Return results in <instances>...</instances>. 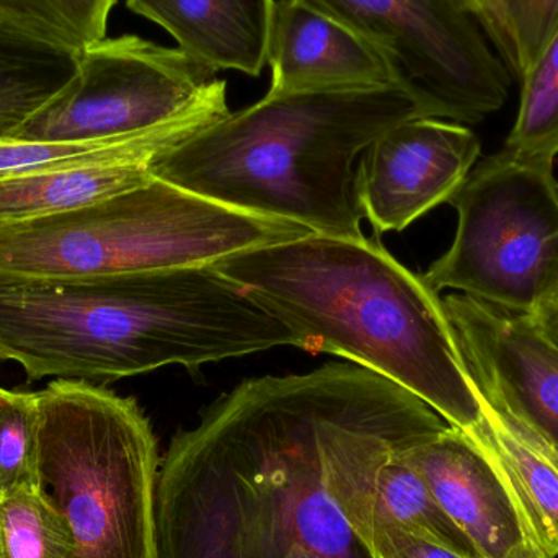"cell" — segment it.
I'll use <instances>...</instances> for the list:
<instances>
[{
    "label": "cell",
    "mask_w": 558,
    "mask_h": 558,
    "mask_svg": "<svg viewBox=\"0 0 558 558\" xmlns=\"http://www.w3.org/2000/svg\"><path fill=\"white\" fill-rule=\"evenodd\" d=\"M36 397L39 492L68 523L75 558H157L159 446L136 400L68 379Z\"/></svg>",
    "instance_id": "6"
},
{
    "label": "cell",
    "mask_w": 558,
    "mask_h": 558,
    "mask_svg": "<svg viewBox=\"0 0 558 558\" xmlns=\"http://www.w3.org/2000/svg\"><path fill=\"white\" fill-rule=\"evenodd\" d=\"M126 5L213 71L258 77L267 64L275 0H126Z\"/></svg>",
    "instance_id": "14"
},
{
    "label": "cell",
    "mask_w": 558,
    "mask_h": 558,
    "mask_svg": "<svg viewBox=\"0 0 558 558\" xmlns=\"http://www.w3.org/2000/svg\"><path fill=\"white\" fill-rule=\"evenodd\" d=\"M504 558H549L534 541L527 539Z\"/></svg>",
    "instance_id": "28"
},
{
    "label": "cell",
    "mask_w": 558,
    "mask_h": 558,
    "mask_svg": "<svg viewBox=\"0 0 558 558\" xmlns=\"http://www.w3.org/2000/svg\"><path fill=\"white\" fill-rule=\"evenodd\" d=\"M39 492V410L36 392L2 390L0 495Z\"/></svg>",
    "instance_id": "22"
},
{
    "label": "cell",
    "mask_w": 558,
    "mask_h": 558,
    "mask_svg": "<svg viewBox=\"0 0 558 558\" xmlns=\"http://www.w3.org/2000/svg\"><path fill=\"white\" fill-rule=\"evenodd\" d=\"M118 0H0V12L22 16L48 29L72 48L107 38L108 16Z\"/></svg>",
    "instance_id": "23"
},
{
    "label": "cell",
    "mask_w": 558,
    "mask_h": 558,
    "mask_svg": "<svg viewBox=\"0 0 558 558\" xmlns=\"http://www.w3.org/2000/svg\"><path fill=\"white\" fill-rule=\"evenodd\" d=\"M284 322L301 350L353 361L474 432L484 416L438 292L377 239L308 235L216 262Z\"/></svg>",
    "instance_id": "3"
},
{
    "label": "cell",
    "mask_w": 558,
    "mask_h": 558,
    "mask_svg": "<svg viewBox=\"0 0 558 558\" xmlns=\"http://www.w3.org/2000/svg\"><path fill=\"white\" fill-rule=\"evenodd\" d=\"M482 399V397H481ZM484 416L468 433L504 482L531 541L558 557V452L482 399Z\"/></svg>",
    "instance_id": "15"
},
{
    "label": "cell",
    "mask_w": 558,
    "mask_h": 558,
    "mask_svg": "<svg viewBox=\"0 0 558 558\" xmlns=\"http://www.w3.org/2000/svg\"><path fill=\"white\" fill-rule=\"evenodd\" d=\"M517 39L521 81L558 32V0H504Z\"/></svg>",
    "instance_id": "24"
},
{
    "label": "cell",
    "mask_w": 558,
    "mask_h": 558,
    "mask_svg": "<svg viewBox=\"0 0 558 558\" xmlns=\"http://www.w3.org/2000/svg\"><path fill=\"white\" fill-rule=\"evenodd\" d=\"M2 387H0V399H2Z\"/></svg>",
    "instance_id": "29"
},
{
    "label": "cell",
    "mask_w": 558,
    "mask_h": 558,
    "mask_svg": "<svg viewBox=\"0 0 558 558\" xmlns=\"http://www.w3.org/2000/svg\"><path fill=\"white\" fill-rule=\"evenodd\" d=\"M361 541L373 558H469L426 537L393 526H369Z\"/></svg>",
    "instance_id": "25"
},
{
    "label": "cell",
    "mask_w": 558,
    "mask_h": 558,
    "mask_svg": "<svg viewBox=\"0 0 558 558\" xmlns=\"http://www.w3.org/2000/svg\"><path fill=\"white\" fill-rule=\"evenodd\" d=\"M78 51L43 26L0 12V141L13 140L77 71Z\"/></svg>",
    "instance_id": "16"
},
{
    "label": "cell",
    "mask_w": 558,
    "mask_h": 558,
    "mask_svg": "<svg viewBox=\"0 0 558 558\" xmlns=\"http://www.w3.org/2000/svg\"><path fill=\"white\" fill-rule=\"evenodd\" d=\"M226 87L218 72L136 35L78 51L72 81L13 140L92 143L153 130Z\"/></svg>",
    "instance_id": "9"
},
{
    "label": "cell",
    "mask_w": 558,
    "mask_h": 558,
    "mask_svg": "<svg viewBox=\"0 0 558 558\" xmlns=\"http://www.w3.org/2000/svg\"><path fill=\"white\" fill-rule=\"evenodd\" d=\"M469 3L481 20L492 45L507 62L513 77H520V54H518L517 39L505 12L504 0H469Z\"/></svg>",
    "instance_id": "26"
},
{
    "label": "cell",
    "mask_w": 558,
    "mask_h": 558,
    "mask_svg": "<svg viewBox=\"0 0 558 558\" xmlns=\"http://www.w3.org/2000/svg\"><path fill=\"white\" fill-rule=\"evenodd\" d=\"M277 347L298 335L215 265L94 279L0 277V361L26 383H110Z\"/></svg>",
    "instance_id": "2"
},
{
    "label": "cell",
    "mask_w": 558,
    "mask_h": 558,
    "mask_svg": "<svg viewBox=\"0 0 558 558\" xmlns=\"http://www.w3.org/2000/svg\"><path fill=\"white\" fill-rule=\"evenodd\" d=\"M153 160L120 159L0 179V228L84 208L154 179Z\"/></svg>",
    "instance_id": "17"
},
{
    "label": "cell",
    "mask_w": 558,
    "mask_h": 558,
    "mask_svg": "<svg viewBox=\"0 0 558 558\" xmlns=\"http://www.w3.org/2000/svg\"><path fill=\"white\" fill-rule=\"evenodd\" d=\"M315 235L154 177L74 211L0 228V277L94 279L205 267Z\"/></svg>",
    "instance_id": "5"
},
{
    "label": "cell",
    "mask_w": 558,
    "mask_h": 558,
    "mask_svg": "<svg viewBox=\"0 0 558 558\" xmlns=\"http://www.w3.org/2000/svg\"><path fill=\"white\" fill-rule=\"evenodd\" d=\"M441 301L482 399L558 452L557 344L530 315L458 292Z\"/></svg>",
    "instance_id": "10"
},
{
    "label": "cell",
    "mask_w": 558,
    "mask_h": 558,
    "mask_svg": "<svg viewBox=\"0 0 558 558\" xmlns=\"http://www.w3.org/2000/svg\"><path fill=\"white\" fill-rule=\"evenodd\" d=\"M413 118L426 117L399 87L267 94L160 156L150 173L239 211L363 239L357 160Z\"/></svg>",
    "instance_id": "4"
},
{
    "label": "cell",
    "mask_w": 558,
    "mask_h": 558,
    "mask_svg": "<svg viewBox=\"0 0 558 558\" xmlns=\"http://www.w3.org/2000/svg\"><path fill=\"white\" fill-rule=\"evenodd\" d=\"M520 107L505 147L526 159L558 157V32L521 77Z\"/></svg>",
    "instance_id": "20"
},
{
    "label": "cell",
    "mask_w": 558,
    "mask_h": 558,
    "mask_svg": "<svg viewBox=\"0 0 558 558\" xmlns=\"http://www.w3.org/2000/svg\"><path fill=\"white\" fill-rule=\"evenodd\" d=\"M267 64L270 95L397 87L376 49L305 0H275Z\"/></svg>",
    "instance_id": "12"
},
{
    "label": "cell",
    "mask_w": 558,
    "mask_h": 558,
    "mask_svg": "<svg viewBox=\"0 0 558 558\" xmlns=\"http://www.w3.org/2000/svg\"><path fill=\"white\" fill-rule=\"evenodd\" d=\"M458 211L451 247L425 275L433 291H458L513 314L531 315L558 244L554 163L507 147L485 157L449 199Z\"/></svg>",
    "instance_id": "7"
},
{
    "label": "cell",
    "mask_w": 558,
    "mask_h": 558,
    "mask_svg": "<svg viewBox=\"0 0 558 558\" xmlns=\"http://www.w3.org/2000/svg\"><path fill=\"white\" fill-rule=\"evenodd\" d=\"M0 558H75L68 523L41 492L0 495Z\"/></svg>",
    "instance_id": "21"
},
{
    "label": "cell",
    "mask_w": 558,
    "mask_h": 558,
    "mask_svg": "<svg viewBox=\"0 0 558 558\" xmlns=\"http://www.w3.org/2000/svg\"><path fill=\"white\" fill-rule=\"evenodd\" d=\"M402 451L387 456L371 478L363 513L354 524L360 539L369 526H393L461 556L478 558L471 541L442 511L418 472L400 458Z\"/></svg>",
    "instance_id": "19"
},
{
    "label": "cell",
    "mask_w": 558,
    "mask_h": 558,
    "mask_svg": "<svg viewBox=\"0 0 558 558\" xmlns=\"http://www.w3.org/2000/svg\"><path fill=\"white\" fill-rule=\"evenodd\" d=\"M534 324L558 347V244L550 260L543 291L530 315Z\"/></svg>",
    "instance_id": "27"
},
{
    "label": "cell",
    "mask_w": 558,
    "mask_h": 558,
    "mask_svg": "<svg viewBox=\"0 0 558 558\" xmlns=\"http://www.w3.org/2000/svg\"><path fill=\"white\" fill-rule=\"evenodd\" d=\"M449 426L357 364L245 380L160 461L157 558H373L351 518L377 465Z\"/></svg>",
    "instance_id": "1"
},
{
    "label": "cell",
    "mask_w": 558,
    "mask_h": 558,
    "mask_svg": "<svg viewBox=\"0 0 558 558\" xmlns=\"http://www.w3.org/2000/svg\"><path fill=\"white\" fill-rule=\"evenodd\" d=\"M465 534L478 558H504L530 539L513 500L468 433L449 426L400 452Z\"/></svg>",
    "instance_id": "13"
},
{
    "label": "cell",
    "mask_w": 558,
    "mask_h": 558,
    "mask_svg": "<svg viewBox=\"0 0 558 558\" xmlns=\"http://www.w3.org/2000/svg\"><path fill=\"white\" fill-rule=\"evenodd\" d=\"M229 113L228 87L219 88L186 113L153 130L92 143H35L0 141V179L33 170L65 169L105 160L143 159L160 156Z\"/></svg>",
    "instance_id": "18"
},
{
    "label": "cell",
    "mask_w": 558,
    "mask_h": 558,
    "mask_svg": "<svg viewBox=\"0 0 558 558\" xmlns=\"http://www.w3.org/2000/svg\"><path fill=\"white\" fill-rule=\"evenodd\" d=\"M356 33L426 118L482 123L510 97L513 74L469 0H305Z\"/></svg>",
    "instance_id": "8"
},
{
    "label": "cell",
    "mask_w": 558,
    "mask_h": 558,
    "mask_svg": "<svg viewBox=\"0 0 558 558\" xmlns=\"http://www.w3.org/2000/svg\"><path fill=\"white\" fill-rule=\"evenodd\" d=\"M468 124L413 118L377 137L360 157L356 193L374 231L400 232L456 195L481 159Z\"/></svg>",
    "instance_id": "11"
}]
</instances>
